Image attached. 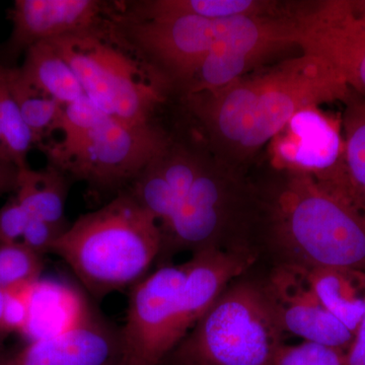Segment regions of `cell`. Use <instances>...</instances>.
Segmentation results:
<instances>
[{
  "label": "cell",
  "instance_id": "cb8c5ba5",
  "mask_svg": "<svg viewBox=\"0 0 365 365\" xmlns=\"http://www.w3.org/2000/svg\"><path fill=\"white\" fill-rule=\"evenodd\" d=\"M43 268V256L23 242L0 246V287L4 290L37 282Z\"/></svg>",
  "mask_w": 365,
  "mask_h": 365
},
{
  "label": "cell",
  "instance_id": "5bb4252c",
  "mask_svg": "<svg viewBox=\"0 0 365 365\" xmlns=\"http://www.w3.org/2000/svg\"><path fill=\"white\" fill-rule=\"evenodd\" d=\"M304 51L324 57L336 67L348 88L365 98V31L345 16L344 1L323 4L307 37Z\"/></svg>",
  "mask_w": 365,
  "mask_h": 365
},
{
  "label": "cell",
  "instance_id": "d4e9b609",
  "mask_svg": "<svg viewBox=\"0 0 365 365\" xmlns=\"http://www.w3.org/2000/svg\"><path fill=\"white\" fill-rule=\"evenodd\" d=\"M345 359L344 350L304 341L299 345L281 346L274 365H344Z\"/></svg>",
  "mask_w": 365,
  "mask_h": 365
},
{
  "label": "cell",
  "instance_id": "8fae6325",
  "mask_svg": "<svg viewBox=\"0 0 365 365\" xmlns=\"http://www.w3.org/2000/svg\"><path fill=\"white\" fill-rule=\"evenodd\" d=\"M110 13L106 2L96 0H16L6 55L14 59L39 43L101 28Z\"/></svg>",
  "mask_w": 365,
  "mask_h": 365
},
{
  "label": "cell",
  "instance_id": "277c9868",
  "mask_svg": "<svg viewBox=\"0 0 365 365\" xmlns=\"http://www.w3.org/2000/svg\"><path fill=\"white\" fill-rule=\"evenodd\" d=\"M257 217L256 184L205 150L188 193L167 225L160 227V261L182 252L215 249L253 252ZM259 256V254H258Z\"/></svg>",
  "mask_w": 365,
  "mask_h": 365
},
{
  "label": "cell",
  "instance_id": "30bf717a",
  "mask_svg": "<svg viewBox=\"0 0 365 365\" xmlns=\"http://www.w3.org/2000/svg\"><path fill=\"white\" fill-rule=\"evenodd\" d=\"M265 278L285 333L348 351L354 335L319 302L302 269L272 266Z\"/></svg>",
  "mask_w": 365,
  "mask_h": 365
},
{
  "label": "cell",
  "instance_id": "9a60e30c",
  "mask_svg": "<svg viewBox=\"0 0 365 365\" xmlns=\"http://www.w3.org/2000/svg\"><path fill=\"white\" fill-rule=\"evenodd\" d=\"M311 1L271 0H148L129 2L118 9L129 20H155L172 16H195L209 20L234 18L300 19L306 16Z\"/></svg>",
  "mask_w": 365,
  "mask_h": 365
},
{
  "label": "cell",
  "instance_id": "603a6c76",
  "mask_svg": "<svg viewBox=\"0 0 365 365\" xmlns=\"http://www.w3.org/2000/svg\"><path fill=\"white\" fill-rule=\"evenodd\" d=\"M6 68L0 60V124L9 160L20 169L28 165L26 157L35 143L9 88Z\"/></svg>",
  "mask_w": 365,
  "mask_h": 365
},
{
  "label": "cell",
  "instance_id": "d6986e66",
  "mask_svg": "<svg viewBox=\"0 0 365 365\" xmlns=\"http://www.w3.org/2000/svg\"><path fill=\"white\" fill-rule=\"evenodd\" d=\"M71 177L58 168L49 165L36 170L20 168L14 197L31 218L44 220L61 227H68L66 203Z\"/></svg>",
  "mask_w": 365,
  "mask_h": 365
},
{
  "label": "cell",
  "instance_id": "5b68a950",
  "mask_svg": "<svg viewBox=\"0 0 365 365\" xmlns=\"http://www.w3.org/2000/svg\"><path fill=\"white\" fill-rule=\"evenodd\" d=\"M48 42L69 64L86 97L98 109L126 124H153V112L163 101L158 79L121 47L112 20Z\"/></svg>",
  "mask_w": 365,
  "mask_h": 365
},
{
  "label": "cell",
  "instance_id": "4fadbf2b",
  "mask_svg": "<svg viewBox=\"0 0 365 365\" xmlns=\"http://www.w3.org/2000/svg\"><path fill=\"white\" fill-rule=\"evenodd\" d=\"M287 47V43L276 39L263 29L242 21L202 60L185 86V96L227 88Z\"/></svg>",
  "mask_w": 365,
  "mask_h": 365
},
{
  "label": "cell",
  "instance_id": "f1b7e54d",
  "mask_svg": "<svg viewBox=\"0 0 365 365\" xmlns=\"http://www.w3.org/2000/svg\"><path fill=\"white\" fill-rule=\"evenodd\" d=\"M9 365H56V341H30L25 348L11 355Z\"/></svg>",
  "mask_w": 365,
  "mask_h": 365
},
{
  "label": "cell",
  "instance_id": "9c48e42d",
  "mask_svg": "<svg viewBox=\"0 0 365 365\" xmlns=\"http://www.w3.org/2000/svg\"><path fill=\"white\" fill-rule=\"evenodd\" d=\"M272 141L278 170L304 173L319 181L353 188L345 167L341 120L327 116L319 107L307 108L297 113Z\"/></svg>",
  "mask_w": 365,
  "mask_h": 365
},
{
  "label": "cell",
  "instance_id": "836d02e7",
  "mask_svg": "<svg viewBox=\"0 0 365 365\" xmlns=\"http://www.w3.org/2000/svg\"><path fill=\"white\" fill-rule=\"evenodd\" d=\"M11 355H7L4 351H0V365H9Z\"/></svg>",
  "mask_w": 365,
  "mask_h": 365
},
{
  "label": "cell",
  "instance_id": "f546056e",
  "mask_svg": "<svg viewBox=\"0 0 365 365\" xmlns=\"http://www.w3.org/2000/svg\"><path fill=\"white\" fill-rule=\"evenodd\" d=\"M344 365H365V314L351 346L346 352Z\"/></svg>",
  "mask_w": 365,
  "mask_h": 365
},
{
  "label": "cell",
  "instance_id": "4dcf8cb0",
  "mask_svg": "<svg viewBox=\"0 0 365 365\" xmlns=\"http://www.w3.org/2000/svg\"><path fill=\"white\" fill-rule=\"evenodd\" d=\"M19 169L14 163L0 158V196L16 192Z\"/></svg>",
  "mask_w": 365,
  "mask_h": 365
},
{
  "label": "cell",
  "instance_id": "d6a6232c",
  "mask_svg": "<svg viewBox=\"0 0 365 365\" xmlns=\"http://www.w3.org/2000/svg\"><path fill=\"white\" fill-rule=\"evenodd\" d=\"M4 302H6V292L0 287V351H4V341L7 339L11 334L7 332L4 325Z\"/></svg>",
  "mask_w": 365,
  "mask_h": 365
},
{
  "label": "cell",
  "instance_id": "44dd1931",
  "mask_svg": "<svg viewBox=\"0 0 365 365\" xmlns=\"http://www.w3.org/2000/svg\"><path fill=\"white\" fill-rule=\"evenodd\" d=\"M7 81L24 122L32 133L35 145H43L46 137L61 130L64 107L48 97L24 76L20 67L7 66Z\"/></svg>",
  "mask_w": 365,
  "mask_h": 365
},
{
  "label": "cell",
  "instance_id": "7a4b0ae2",
  "mask_svg": "<svg viewBox=\"0 0 365 365\" xmlns=\"http://www.w3.org/2000/svg\"><path fill=\"white\" fill-rule=\"evenodd\" d=\"M160 248L157 220L126 191L79 216L50 253L66 262L91 294L104 297L143 279Z\"/></svg>",
  "mask_w": 365,
  "mask_h": 365
},
{
  "label": "cell",
  "instance_id": "4316f807",
  "mask_svg": "<svg viewBox=\"0 0 365 365\" xmlns=\"http://www.w3.org/2000/svg\"><path fill=\"white\" fill-rule=\"evenodd\" d=\"M29 220L25 209L16 197H11L0 208V246L21 242Z\"/></svg>",
  "mask_w": 365,
  "mask_h": 365
},
{
  "label": "cell",
  "instance_id": "7402d4cb",
  "mask_svg": "<svg viewBox=\"0 0 365 365\" xmlns=\"http://www.w3.org/2000/svg\"><path fill=\"white\" fill-rule=\"evenodd\" d=\"M341 117L344 162L353 188L365 203V98L350 91Z\"/></svg>",
  "mask_w": 365,
  "mask_h": 365
},
{
  "label": "cell",
  "instance_id": "ac0fdd59",
  "mask_svg": "<svg viewBox=\"0 0 365 365\" xmlns=\"http://www.w3.org/2000/svg\"><path fill=\"white\" fill-rule=\"evenodd\" d=\"M302 271L329 313L355 336L365 314V272L332 267Z\"/></svg>",
  "mask_w": 365,
  "mask_h": 365
},
{
  "label": "cell",
  "instance_id": "2e32d148",
  "mask_svg": "<svg viewBox=\"0 0 365 365\" xmlns=\"http://www.w3.org/2000/svg\"><path fill=\"white\" fill-rule=\"evenodd\" d=\"M91 307L78 290L57 280H38L31 294L30 341L58 338L78 325Z\"/></svg>",
  "mask_w": 365,
  "mask_h": 365
},
{
  "label": "cell",
  "instance_id": "3957f363",
  "mask_svg": "<svg viewBox=\"0 0 365 365\" xmlns=\"http://www.w3.org/2000/svg\"><path fill=\"white\" fill-rule=\"evenodd\" d=\"M284 329L265 276L232 280L165 359L169 365H274Z\"/></svg>",
  "mask_w": 365,
  "mask_h": 365
},
{
  "label": "cell",
  "instance_id": "6da1fadb",
  "mask_svg": "<svg viewBox=\"0 0 365 365\" xmlns=\"http://www.w3.org/2000/svg\"><path fill=\"white\" fill-rule=\"evenodd\" d=\"M256 189L259 258L302 270L365 272V203L356 194L285 170Z\"/></svg>",
  "mask_w": 365,
  "mask_h": 365
},
{
  "label": "cell",
  "instance_id": "ffe728a7",
  "mask_svg": "<svg viewBox=\"0 0 365 365\" xmlns=\"http://www.w3.org/2000/svg\"><path fill=\"white\" fill-rule=\"evenodd\" d=\"M20 68L36 88L61 105L86 97L71 67L48 41L29 48Z\"/></svg>",
  "mask_w": 365,
  "mask_h": 365
},
{
  "label": "cell",
  "instance_id": "e0dca14e",
  "mask_svg": "<svg viewBox=\"0 0 365 365\" xmlns=\"http://www.w3.org/2000/svg\"><path fill=\"white\" fill-rule=\"evenodd\" d=\"M55 341L56 365H121L120 331L91 309L78 325Z\"/></svg>",
  "mask_w": 365,
  "mask_h": 365
},
{
  "label": "cell",
  "instance_id": "1f68e13d",
  "mask_svg": "<svg viewBox=\"0 0 365 365\" xmlns=\"http://www.w3.org/2000/svg\"><path fill=\"white\" fill-rule=\"evenodd\" d=\"M345 16L354 28L365 31V0H344Z\"/></svg>",
  "mask_w": 365,
  "mask_h": 365
},
{
  "label": "cell",
  "instance_id": "8992f818",
  "mask_svg": "<svg viewBox=\"0 0 365 365\" xmlns=\"http://www.w3.org/2000/svg\"><path fill=\"white\" fill-rule=\"evenodd\" d=\"M155 124L134 126L106 115L93 126L64 134L60 143L41 146L49 165L67 176L100 188L131 182L170 143Z\"/></svg>",
  "mask_w": 365,
  "mask_h": 365
},
{
  "label": "cell",
  "instance_id": "83f0119b",
  "mask_svg": "<svg viewBox=\"0 0 365 365\" xmlns=\"http://www.w3.org/2000/svg\"><path fill=\"white\" fill-rule=\"evenodd\" d=\"M67 228L30 217L21 242L36 253L44 256L51 252L53 245Z\"/></svg>",
  "mask_w": 365,
  "mask_h": 365
},
{
  "label": "cell",
  "instance_id": "7c38bea8",
  "mask_svg": "<svg viewBox=\"0 0 365 365\" xmlns=\"http://www.w3.org/2000/svg\"><path fill=\"white\" fill-rule=\"evenodd\" d=\"M258 254L209 249L192 254L184 267L179 302L178 337L180 342L192 330L227 285L256 265Z\"/></svg>",
  "mask_w": 365,
  "mask_h": 365
},
{
  "label": "cell",
  "instance_id": "52a82bcc",
  "mask_svg": "<svg viewBox=\"0 0 365 365\" xmlns=\"http://www.w3.org/2000/svg\"><path fill=\"white\" fill-rule=\"evenodd\" d=\"M256 78L258 90L251 122L235 158V167L241 169L297 113L326 103H344L351 91L335 66L307 51Z\"/></svg>",
  "mask_w": 365,
  "mask_h": 365
},
{
  "label": "cell",
  "instance_id": "484cf974",
  "mask_svg": "<svg viewBox=\"0 0 365 365\" xmlns=\"http://www.w3.org/2000/svg\"><path fill=\"white\" fill-rule=\"evenodd\" d=\"M35 283L4 290V325L9 334L21 333L25 335L30 322L31 294Z\"/></svg>",
  "mask_w": 365,
  "mask_h": 365
},
{
  "label": "cell",
  "instance_id": "ba28073f",
  "mask_svg": "<svg viewBox=\"0 0 365 365\" xmlns=\"http://www.w3.org/2000/svg\"><path fill=\"white\" fill-rule=\"evenodd\" d=\"M182 280V264H165L132 287L126 322L120 331L121 365H160L179 344Z\"/></svg>",
  "mask_w": 365,
  "mask_h": 365
}]
</instances>
